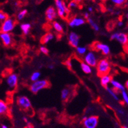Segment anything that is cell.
<instances>
[{"label":"cell","mask_w":128,"mask_h":128,"mask_svg":"<svg viewBox=\"0 0 128 128\" xmlns=\"http://www.w3.org/2000/svg\"><path fill=\"white\" fill-rule=\"evenodd\" d=\"M18 83V76L15 73H12L6 78V83L11 89H14L16 87Z\"/></svg>","instance_id":"8fae6325"},{"label":"cell","mask_w":128,"mask_h":128,"mask_svg":"<svg viewBox=\"0 0 128 128\" xmlns=\"http://www.w3.org/2000/svg\"><path fill=\"white\" fill-rule=\"evenodd\" d=\"M55 5L58 16L61 18H65L70 12L68 6L66 5L63 0H55Z\"/></svg>","instance_id":"3957f363"},{"label":"cell","mask_w":128,"mask_h":128,"mask_svg":"<svg viewBox=\"0 0 128 128\" xmlns=\"http://www.w3.org/2000/svg\"><path fill=\"white\" fill-rule=\"evenodd\" d=\"M126 18L127 20L128 21V12L126 13Z\"/></svg>","instance_id":"60d3db41"},{"label":"cell","mask_w":128,"mask_h":128,"mask_svg":"<svg viewBox=\"0 0 128 128\" xmlns=\"http://www.w3.org/2000/svg\"><path fill=\"white\" fill-rule=\"evenodd\" d=\"M0 40L5 46H9L13 44V37L9 33H0Z\"/></svg>","instance_id":"5bb4252c"},{"label":"cell","mask_w":128,"mask_h":128,"mask_svg":"<svg viewBox=\"0 0 128 128\" xmlns=\"http://www.w3.org/2000/svg\"><path fill=\"white\" fill-rule=\"evenodd\" d=\"M86 20H87V22L89 23V24L90 26V27H92V29L94 31H96V32L100 31V26H99V25L98 24V23H97L96 22V21H95L92 18V17L90 16L89 18L88 19H87Z\"/></svg>","instance_id":"44dd1931"},{"label":"cell","mask_w":128,"mask_h":128,"mask_svg":"<svg viewBox=\"0 0 128 128\" xmlns=\"http://www.w3.org/2000/svg\"><path fill=\"white\" fill-rule=\"evenodd\" d=\"M110 38L111 40H116L123 46H127L128 44V35L122 32L114 33L111 35Z\"/></svg>","instance_id":"52a82bcc"},{"label":"cell","mask_w":128,"mask_h":128,"mask_svg":"<svg viewBox=\"0 0 128 128\" xmlns=\"http://www.w3.org/2000/svg\"><path fill=\"white\" fill-rule=\"evenodd\" d=\"M125 88H126L128 90V80L126 82V85H125Z\"/></svg>","instance_id":"f35d334b"},{"label":"cell","mask_w":128,"mask_h":128,"mask_svg":"<svg viewBox=\"0 0 128 128\" xmlns=\"http://www.w3.org/2000/svg\"><path fill=\"white\" fill-rule=\"evenodd\" d=\"M99 122L98 116H85L83 118V125L85 128H96Z\"/></svg>","instance_id":"5b68a950"},{"label":"cell","mask_w":128,"mask_h":128,"mask_svg":"<svg viewBox=\"0 0 128 128\" xmlns=\"http://www.w3.org/2000/svg\"><path fill=\"white\" fill-rule=\"evenodd\" d=\"M39 51H40V52L41 53L44 54L45 55H48L49 54V50L46 46H44V45H42V46H40V48H39Z\"/></svg>","instance_id":"83f0119b"},{"label":"cell","mask_w":128,"mask_h":128,"mask_svg":"<svg viewBox=\"0 0 128 128\" xmlns=\"http://www.w3.org/2000/svg\"><path fill=\"white\" fill-rule=\"evenodd\" d=\"M83 62L89 65L92 68L96 67L98 62V56L93 51H87V53L83 56Z\"/></svg>","instance_id":"8992f818"},{"label":"cell","mask_w":128,"mask_h":128,"mask_svg":"<svg viewBox=\"0 0 128 128\" xmlns=\"http://www.w3.org/2000/svg\"><path fill=\"white\" fill-rule=\"evenodd\" d=\"M117 26L118 27H122L124 26V22L122 20H120L118 21V22H117Z\"/></svg>","instance_id":"836d02e7"},{"label":"cell","mask_w":128,"mask_h":128,"mask_svg":"<svg viewBox=\"0 0 128 128\" xmlns=\"http://www.w3.org/2000/svg\"><path fill=\"white\" fill-rule=\"evenodd\" d=\"M16 22L12 18H7L0 25V33H11L14 29Z\"/></svg>","instance_id":"277c9868"},{"label":"cell","mask_w":128,"mask_h":128,"mask_svg":"<svg viewBox=\"0 0 128 128\" xmlns=\"http://www.w3.org/2000/svg\"><path fill=\"white\" fill-rule=\"evenodd\" d=\"M87 20L83 17L76 16L72 18L69 21L68 26L72 28L78 27L85 24Z\"/></svg>","instance_id":"7c38bea8"},{"label":"cell","mask_w":128,"mask_h":128,"mask_svg":"<svg viewBox=\"0 0 128 128\" xmlns=\"http://www.w3.org/2000/svg\"><path fill=\"white\" fill-rule=\"evenodd\" d=\"M112 79H113L112 76H110L109 74L103 75L102 76H101L100 77L101 85L105 88L107 87L109 84H110Z\"/></svg>","instance_id":"ac0fdd59"},{"label":"cell","mask_w":128,"mask_h":128,"mask_svg":"<svg viewBox=\"0 0 128 128\" xmlns=\"http://www.w3.org/2000/svg\"><path fill=\"white\" fill-rule=\"evenodd\" d=\"M65 64H66V66H68V67H70V68H72V61H71L70 60H68V61H66V63H65Z\"/></svg>","instance_id":"d6a6232c"},{"label":"cell","mask_w":128,"mask_h":128,"mask_svg":"<svg viewBox=\"0 0 128 128\" xmlns=\"http://www.w3.org/2000/svg\"><path fill=\"white\" fill-rule=\"evenodd\" d=\"M106 90L109 93V94L116 101H119L120 100V99H119V97L118 96V94L117 92H116L115 90H113L112 89L111 87H107L105 88Z\"/></svg>","instance_id":"cb8c5ba5"},{"label":"cell","mask_w":128,"mask_h":128,"mask_svg":"<svg viewBox=\"0 0 128 128\" xmlns=\"http://www.w3.org/2000/svg\"><path fill=\"white\" fill-rule=\"evenodd\" d=\"M68 40L69 44L73 48H76L77 47L79 46L80 37L76 32L71 31L68 34Z\"/></svg>","instance_id":"30bf717a"},{"label":"cell","mask_w":128,"mask_h":128,"mask_svg":"<svg viewBox=\"0 0 128 128\" xmlns=\"http://www.w3.org/2000/svg\"><path fill=\"white\" fill-rule=\"evenodd\" d=\"M78 7V4L76 1H72L69 3L68 5V9H76Z\"/></svg>","instance_id":"f546056e"},{"label":"cell","mask_w":128,"mask_h":128,"mask_svg":"<svg viewBox=\"0 0 128 128\" xmlns=\"http://www.w3.org/2000/svg\"><path fill=\"white\" fill-rule=\"evenodd\" d=\"M80 68L85 74H91L92 73V68L83 61L80 62Z\"/></svg>","instance_id":"d6986e66"},{"label":"cell","mask_w":128,"mask_h":128,"mask_svg":"<svg viewBox=\"0 0 128 128\" xmlns=\"http://www.w3.org/2000/svg\"><path fill=\"white\" fill-rule=\"evenodd\" d=\"M17 104L22 109L29 110L31 109L32 104L29 98L25 96H20L17 98Z\"/></svg>","instance_id":"ba28073f"},{"label":"cell","mask_w":128,"mask_h":128,"mask_svg":"<svg viewBox=\"0 0 128 128\" xmlns=\"http://www.w3.org/2000/svg\"><path fill=\"white\" fill-rule=\"evenodd\" d=\"M121 96L122 97L124 102L128 105V93L127 92V91L126 90L124 91H122L121 92Z\"/></svg>","instance_id":"f1b7e54d"},{"label":"cell","mask_w":128,"mask_h":128,"mask_svg":"<svg viewBox=\"0 0 128 128\" xmlns=\"http://www.w3.org/2000/svg\"><path fill=\"white\" fill-rule=\"evenodd\" d=\"M71 95H72V90L68 87L64 88L62 90L61 92V98L63 102H66L68 100Z\"/></svg>","instance_id":"e0dca14e"},{"label":"cell","mask_w":128,"mask_h":128,"mask_svg":"<svg viewBox=\"0 0 128 128\" xmlns=\"http://www.w3.org/2000/svg\"><path fill=\"white\" fill-rule=\"evenodd\" d=\"M20 28L22 33L24 35H27L29 33L31 29V25L29 23H22L20 26Z\"/></svg>","instance_id":"ffe728a7"},{"label":"cell","mask_w":128,"mask_h":128,"mask_svg":"<svg viewBox=\"0 0 128 128\" xmlns=\"http://www.w3.org/2000/svg\"><path fill=\"white\" fill-rule=\"evenodd\" d=\"M52 27L55 30V31L57 33H63L64 32V27L62 24L58 21H54L52 22Z\"/></svg>","instance_id":"7402d4cb"},{"label":"cell","mask_w":128,"mask_h":128,"mask_svg":"<svg viewBox=\"0 0 128 128\" xmlns=\"http://www.w3.org/2000/svg\"><path fill=\"white\" fill-rule=\"evenodd\" d=\"M7 18V14H6L5 13L0 11V23H1V24Z\"/></svg>","instance_id":"1f68e13d"},{"label":"cell","mask_w":128,"mask_h":128,"mask_svg":"<svg viewBox=\"0 0 128 128\" xmlns=\"http://www.w3.org/2000/svg\"><path fill=\"white\" fill-rule=\"evenodd\" d=\"M126 121H127V124H128V125H126V126L128 127V116H127V120H126Z\"/></svg>","instance_id":"7bdbcfd3"},{"label":"cell","mask_w":128,"mask_h":128,"mask_svg":"<svg viewBox=\"0 0 128 128\" xmlns=\"http://www.w3.org/2000/svg\"><path fill=\"white\" fill-rule=\"evenodd\" d=\"M90 16V13H88L87 11L85 12V13H84V18L85 19V20H87V19L89 18Z\"/></svg>","instance_id":"e575fe53"},{"label":"cell","mask_w":128,"mask_h":128,"mask_svg":"<svg viewBox=\"0 0 128 128\" xmlns=\"http://www.w3.org/2000/svg\"><path fill=\"white\" fill-rule=\"evenodd\" d=\"M54 65L52 64H49L48 66V68L50 69V70H53V69L54 68Z\"/></svg>","instance_id":"74e56055"},{"label":"cell","mask_w":128,"mask_h":128,"mask_svg":"<svg viewBox=\"0 0 128 128\" xmlns=\"http://www.w3.org/2000/svg\"><path fill=\"white\" fill-rule=\"evenodd\" d=\"M88 10V13H92L93 11H94V8L92 7V6H90V7H89L87 9Z\"/></svg>","instance_id":"8d00e7d4"},{"label":"cell","mask_w":128,"mask_h":128,"mask_svg":"<svg viewBox=\"0 0 128 128\" xmlns=\"http://www.w3.org/2000/svg\"><path fill=\"white\" fill-rule=\"evenodd\" d=\"M96 71L99 76H102L103 75L109 74L111 70V64L109 60L107 59H102L98 60L96 65Z\"/></svg>","instance_id":"7a4b0ae2"},{"label":"cell","mask_w":128,"mask_h":128,"mask_svg":"<svg viewBox=\"0 0 128 128\" xmlns=\"http://www.w3.org/2000/svg\"><path fill=\"white\" fill-rule=\"evenodd\" d=\"M27 14V9H23L19 12L16 16L18 21H22V20H24L25 17L26 16Z\"/></svg>","instance_id":"4316f807"},{"label":"cell","mask_w":128,"mask_h":128,"mask_svg":"<svg viewBox=\"0 0 128 128\" xmlns=\"http://www.w3.org/2000/svg\"><path fill=\"white\" fill-rule=\"evenodd\" d=\"M93 48L98 51H100L103 55H109L111 53L110 47L107 44L100 42H95L93 44Z\"/></svg>","instance_id":"9c48e42d"},{"label":"cell","mask_w":128,"mask_h":128,"mask_svg":"<svg viewBox=\"0 0 128 128\" xmlns=\"http://www.w3.org/2000/svg\"><path fill=\"white\" fill-rule=\"evenodd\" d=\"M41 77V73L38 71H36V72H34L33 73H32V74L31 75V77H30V80L32 82H35L36 81H38L40 79Z\"/></svg>","instance_id":"484cf974"},{"label":"cell","mask_w":128,"mask_h":128,"mask_svg":"<svg viewBox=\"0 0 128 128\" xmlns=\"http://www.w3.org/2000/svg\"><path fill=\"white\" fill-rule=\"evenodd\" d=\"M9 111V106L5 102L0 100V115H5Z\"/></svg>","instance_id":"603a6c76"},{"label":"cell","mask_w":128,"mask_h":128,"mask_svg":"<svg viewBox=\"0 0 128 128\" xmlns=\"http://www.w3.org/2000/svg\"><path fill=\"white\" fill-rule=\"evenodd\" d=\"M110 84L111 85L112 89L116 91V92H122V91H124L126 90V88H125L124 85H123L122 84L120 83V82H118V81L115 79L111 80V81L110 83Z\"/></svg>","instance_id":"9a60e30c"},{"label":"cell","mask_w":128,"mask_h":128,"mask_svg":"<svg viewBox=\"0 0 128 128\" xmlns=\"http://www.w3.org/2000/svg\"><path fill=\"white\" fill-rule=\"evenodd\" d=\"M50 87V81L46 79H40L38 81L32 82L29 86V90L33 94H37L44 89Z\"/></svg>","instance_id":"6da1fadb"},{"label":"cell","mask_w":128,"mask_h":128,"mask_svg":"<svg viewBox=\"0 0 128 128\" xmlns=\"http://www.w3.org/2000/svg\"><path fill=\"white\" fill-rule=\"evenodd\" d=\"M122 128H128V127L126 125H124V126H123Z\"/></svg>","instance_id":"b9f144b4"},{"label":"cell","mask_w":128,"mask_h":128,"mask_svg":"<svg viewBox=\"0 0 128 128\" xmlns=\"http://www.w3.org/2000/svg\"><path fill=\"white\" fill-rule=\"evenodd\" d=\"M45 15H46V18L47 20L50 22H53L54 21H55L56 18L58 16L55 8L53 6H50L47 9L46 13H45Z\"/></svg>","instance_id":"4fadbf2b"},{"label":"cell","mask_w":128,"mask_h":128,"mask_svg":"<svg viewBox=\"0 0 128 128\" xmlns=\"http://www.w3.org/2000/svg\"><path fill=\"white\" fill-rule=\"evenodd\" d=\"M76 51L78 55L84 56L88 51V49L86 46H79L76 48Z\"/></svg>","instance_id":"d4e9b609"},{"label":"cell","mask_w":128,"mask_h":128,"mask_svg":"<svg viewBox=\"0 0 128 128\" xmlns=\"http://www.w3.org/2000/svg\"><path fill=\"white\" fill-rule=\"evenodd\" d=\"M54 38H55L54 34L51 32H48L42 37L40 40L41 44H42V45H46L54 40Z\"/></svg>","instance_id":"2e32d148"},{"label":"cell","mask_w":128,"mask_h":128,"mask_svg":"<svg viewBox=\"0 0 128 128\" xmlns=\"http://www.w3.org/2000/svg\"><path fill=\"white\" fill-rule=\"evenodd\" d=\"M1 128H8V126H6V125H2L1 126Z\"/></svg>","instance_id":"ab89813d"},{"label":"cell","mask_w":128,"mask_h":128,"mask_svg":"<svg viewBox=\"0 0 128 128\" xmlns=\"http://www.w3.org/2000/svg\"><path fill=\"white\" fill-rule=\"evenodd\" d=\"M117 111H118V113L120 115H124V111L123 109H118L117 110Z\"/></svg>","instance_id":"d590c367"},{"label":"cell","mask_w":128,"mask_h":128,"mask_svg":"<svg viewBox=\"0 0 128 128\" xmlns=\"http://www.w3.org/2000/svg\"><path fill=\"white\" fill-rule=\"evenodd\" d=\"M111 2L116 5H122L126 2V0H111Z\"/></svg>","instance_id":"4dcf8cb0"}]
</instances>
